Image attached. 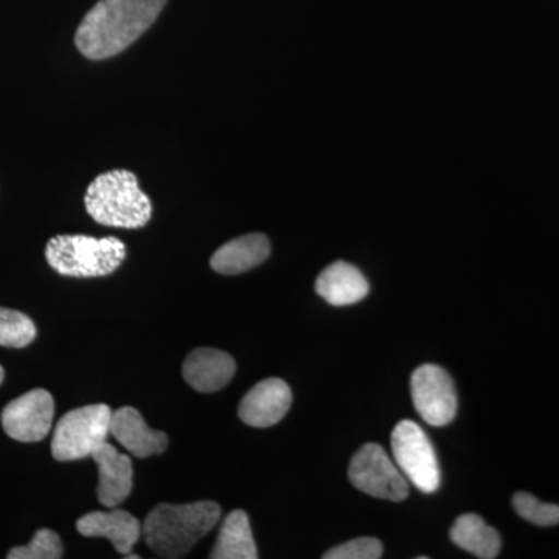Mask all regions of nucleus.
<instances>
[{
	"instance_id": "obj_12",
	"label": "nucleus",
	"mask_w": 559,
	"mask_h": 559,
	"mask_svg": "<svg viewBox=\"0 0 559 559\" xmlns=\"http://www.w3.org/2000/svg\"><path fill=\"white\" fill-rule=\"evenodd\" d=\"M76 530L86 538H108L124 557L143 533L138 518L124 510L92 511L76 521Z\"/></svg>"
},
{
	"instance_id": "obj_7",
	"label": "nucleus",
	"mask_w": 559,
	"mask_h": 559,
	"mask_svg": "<svg viewBox=\"0 0 559 559\" xmlns=\"http://www.w3.org/2000/svg\"><path fill=\"white\" fill-rule=\"evenodd\" d=\"M348 477L356 488L373 498L401 502L409 496L406 477L377 443L364 444L353 455Z\"/></svg>"
},
{
	"instance_id": "obj_9",
	"label": "nucleus",
	"mask_w": 559,
	"mask_h": 559,
	"mask_svg": "<svg viewBox=\"0 0 559 559\" xmlns=\"http://www.w3.org/2000/svg\"><path fill=\"white\" fill-rule=\"evenodd\" d=\"M55 415V401L47 390L35 389L7 404L2 426L7 436L24 443L46 439Z\"/></svg>"
},
{
	"instance_id": "obj_15",
	"label": "nucleus",
	"mask_w": 559,
	"mask_h": 559,
	"mask_svg": "<svg viewBox=\"0 0 559 559\" xmlns=\"http://www.w3.org/2000/svg\"><path fill=\"white\" fill-rule=\"evenodd\" d=\"M370 286L362 272L345 261L330 264L316 280V293L333 307H348L366 299Z\"/></svg>"
},
{
	"instance_id": "obj_22",
	"label": "nucleus",
	"mask_w": 559,
	"mask_h": 559,
	"mask_svg": "<svg viewBox=\"0 0 559 559\" xmlns=\"http://www.w3.org/2000/svg\"><path fill=\"white\" fill-rule=\"evenodd\" d=\"M381 540L377 538H356L341 544L323 555L325 559H378L382 557Z\"/></svg>"
},
{
	"instance_id": "obj_1",
	"label": "nucleus",
	"mask_w": 559,
	"mask_h": 559,
	"mask_svg": "<svg viewBox=\"0 0 559 559\" xmlns=\"http://www.w3.org/2000/svg\"><path fill=\"white\" fill-rule=\"evenodd\" d=\"M165 3L167 0H100L81 22L76 47L90 60L116 57L148 31Z\"/></svg>"
},
{
	"instance_id": "obj_17",
	"label": "nucleus",
	"mask_w": 559,
	"mask_h": 559,
	"mask_svg": "<svg viewBox=\"0 0 559 559\" xmlns=\"http://www.w3.org/2000/svg\"><path fill=\"white\" fill-rule=\"evenodd\" d=\"M212 559H255L259 558L255 540L248 514L242 510H235L227 514L221 525L218 538L213 547Z\"/></svg>"
},
{
	"instance_id": "obj_16",
	"label": "nucleus",
	"mask_w": 559,
	"mask_h": 559,
	"mask_svg": "<svg viewBox=\"0 0 559 559\" xmlns=\"http://www.w3.org/2000/svg\"><path fill=\"white\" fill-rule=\"evenodd\" d=\"M271 253V242L263 234H249L221 246L210 266L223 275H238L253 270L267 260Z\"/></svg>"
},
{
	"instance_id": "obj_21",
	"label": "nucleus",
	"mask_w": 559,
	"mask_h": 559,
	"mask_svg": "<svg viewBox=\"0 0 559 559\" xmlns=\"http://www.w3.org/2000/svg\"><path fill=\"white\" fill-rule=\"evenodd\" d=\"M513 507L522 520L539 525V527H551V525L559 524V507L555 503L540 502L528 492H516L513 498Z\"/></svg>"
},
{
	"instance_id": "obj_18",
	"label": "nucleus",
	"mask_w": 559,
	"mask_h": 559,
	"mask_svg": "<svg viewBox=\"0 0 559 559\" xmlns=\"http://www.w3.org/2000/svg\"><path fill=\"white\" fill-rule=\"evenodd\" d=\"M450 536L460 549L476 555L477 558L492 559L498 557L502 540L495 528L489 527L479 514L466 513L457 518L452 525Z\"/></svg>"
},
{
	"instance_id": "obj_23",
	"label": "nucleus",
	"mask_w": 559,
	"mask_h": 559,
	"mask_svg": "<svg viewBox=\"0 0 559 559\" xmlns=\"http://www.w3.org/2000/svg\"><path fill=\"white\" fill-rule=\"evenodd\" d=\"M3 377H5V371H3L2 366H0V384L3 382Z\"/></svg>"
},
{
	"instance_id": "obj_4",
	"label": "nucleus",
	"mask_w": 559,
	"mask_h": 559,
	"mask_svg": "<svg viewBox=\"0 0 559 559\" xmlns=\"http://www.w3.org/2000/svg\"><path fill=\"white\" fill-rule=\"evenodd\" d=\"M47 263L66 277H105L127 259V246L119 238L58 235L47 242Z\"/></svg>"
},
{
	"instance_id": "obj_5",
	"label": "nucleus",
	"mask_w": 559,
	"mask_h": 559,
	"mask_svg": "<svg viewBox=\"0 0 559 559\" xmlns=\"http://www.w3.org/2000/svg\"><path fill=\"white\" fill-rule=\"evenodd\" d=\"M112 411L108 404H91L70 411L58 421L51 440V455L58 462L91 457L110 433Z\"/></svg>"
},
{
	"instance_id": "obj_19",
	"label": "nucleus",
	"mask_w": 559,
	"mask_h": 559,
	"mask_svg": "<svg viewBox=\"0 0 559 559\" xmlns=\"http://www.w3.org/2000/svg\"><path fill=\"white\" fill-rule=\"evenodd\" d=\"M36 337V326L28 316L20 311L0 308V345L9 348H24Z\"/></svg>"
},
{
	"instance_id": "obj_14",
	"label": "nucleus",
	"mask_w": 559,
	"mask_h": 559,
	"mask_svg": "<svg viewBox=\"0 0 559 559\" xmlns=\"http://www.w3.org/2000/svg\"><path fill=\"white\" fill-rule=\"evenodd\" d=\"M235 360L215 348L193 349L183 362V380L191 389L202 393L218 392L234 378Z\"/></svg>"
},
{
	"instance_id": "obj_10",
	"label": "nucleus",
	"mask_w": 559,
	"mask_h": 559,
	"mask_svg": "<svg viewBox=\"0 0 559 559\" xmlns=\"http://www.w3.org/2000/svg\"><path fill=\"white\" fill-rule=\"evenodd\" d=\"M293 393L280 378H267L246 393L238 407L242 421L252 428H270L288 414Z\"/></svg>"
},
{
	"instance_id": "obj_11",
	"label": "nucleus",
	"mask_w": 559,
	"mask_h": 559,
	"mask_svg": "<svg viewBox=\"0 0 559 559\" xmlns=\"http://www.w3.org/2000/svg\"><path fill=\"white\" fill-rule=\"evenodd\" d=\"M98 468L97 498L108 509H116L132 491V463L128 455L120 454L105 441L91 455Z\"/></svg>"
},
{
	"instance_id": "obj_2",
	"label": "nucleus",
	"mask_w": 559,
	"mask_h": 559,
	"mask_svg": "<svg viewBox=\"0 0 559 559\" xmlns=\"http://www.w3.org/2000/svg\"><path fill=\"white\" fill-rule=\"evenodd\" d=\"M219 520L221 507L212 500L186 506L159 503L143 522V536L157 557L182 558L215 528Z\"/></svg>"
},
{
	"instance_id": "obj_3",
	"label": "nucleus",
	"mask_w": 559,
	"mask_h": 559,
	"mask_svg": "<svg viewBox=\"0 0 559 559\" xmlns=\"http://www.w3.org/2000/svg\"><path fill=\"white\" fill-rule=\"evenodd\" d=\"M84 205L95 223L119 229H140L153 215V205L140 190L138 176L128 170L97 176L87 187Z\"/></svg>"
},
{
	"instance_id": "obj_6",
	"label": "nucleus",
	"mask_w": 559,
	"mask_h": 559,
	"mask_svg": "<svg viewBox=\"0 0 559 559\" xmlns=\"http://www.w3.org/2000/svg\"><path fill=\"white\" fill-rule=\"evenodd\" d=\"M392 452L396 466L415 488L423 492H436L439 489V460L429 437L417 423L403 419L395 426Z\"/></svg>"
},
{
	"instance_id": "obj_8",
	"label": "nucleus",
	"mask_w": 559,
	"mask_h": 559,
	"mask_svg": "<svg viewBox=\"0 0 559 559\" xmlns=\"http://www.w3.org/2000/svg\"><path fill=\"white\" fill-rule=\"evenodd\" d=\"M412 400L415 409L430 426L450 425L457 414V393L447 370L433 364L419 366L412 374Z\"/></svg>"
},
{
	"instance_id": "obj_20",
	"label": "nucleus",
	"mask_w": 559,
	"mask_h": 559,
	"mask_svg": "<svg viewBox=\"0 0 559 559\" xmlns=\"http://www.w3.org/2000/svg\"><path fill=\"white\" fill-rule=\"evenodd\" d=\"M9 559H60L62 544L60 536L49 528H40L35 533L31 544L14 547L7 555Z\"/></svg>"
},
{
	"instance_id": "obj_13",
	"label": "nucleus",
	"mask_w": 559,
	"mask_h": 559,
	"mask_svg": "<svg viewBox=\"0 0 559 559\" xmlns=\"http://www.w3.org/2000/svg\"><path fill=\"white\" fill-rule=\"evenodd\" d=\"M110 436L139 459L162 454L168 447L167 433L151 429L134 407H121L112 412Z\"/></svg>"
}]
</instances>
